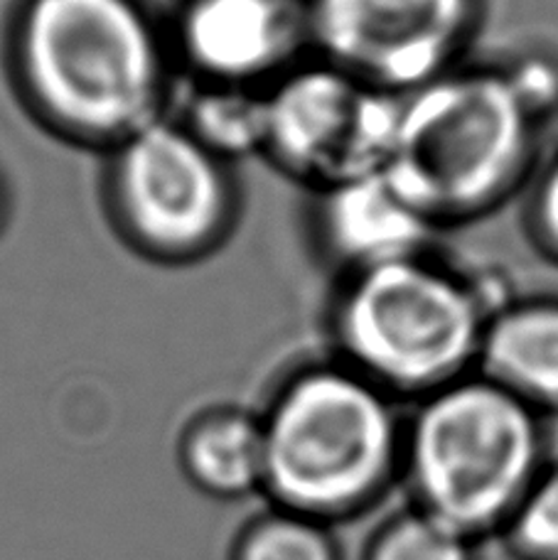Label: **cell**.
Segmentation results:
<instances>
[{"label":"cell","mask_w":558,"mask_h":560,"mask_svg":"<svg viewBox=\"0 0 558 560\" xmlns=\"http://www.w3.org/2000/svg\"><path fill=\"white\" fill-rule=\"evenodd\" d=\"M3 57L25 112L69 145L106 153L171 114L177 65L151 0H18Z\"/></svg>","instance_id":"cell-1"},{"label":"cell","mask_w":558,"mask_h":560,"mask_svg":"<svg viewBox=\"0 0 558 560\" xmlns=\"http://www.w3.org/2000/svg\"><path fill=\"white\" fill-rule=\"evenodd\" d=\"M402 401L340 359L295 366L261 408L268 504L337 526L402 482Z\"/></svg>","instance_id":"cell-2"},{"label":"cell","mask_w":558,"mask_h":560,"mask_svg":"<svg viewBox=\"0 0 558 560\" xmlns=\"http://www.w3.org/2000/svg\"><path fill=\"white\" fill-rule=\"evenodd\" d=\"M544 420L480 372L416 401L398 482L408 506L475 544L500 538L549 465Z\"/></svg>","instance_id":"cell-3"},{"label":"cell","mask_w":558,"mask_h":560,"mask_svg":"<svg viewBox=\"0 0 558 560\" xmlns=\"http://www.w3.org/2000/svg\"><path fill=\"white\" fill-rule=\"evenodd\" d=\"M542 126L507 67L461 65L402 96L384 170L441 229L470 222L520 189Z\"/></svg>","instance_id":"cell-4"},{"label":"cell","mask_w":558,"mask_h":560,"mask_svg":"<svg viewBox=\"0 0 558 560\" xmlns=\"http://www.w3.org/2000/svg\"><path fill=\"white\" fill-rule=\"evenodd\" d=\"M492 313L431 254L350 273L330 307L335 359L396 401H421L477 372Z\"/></svg>","instance_id":"cell-5"},{"label":"cell","mask_w":558,"mask_h":560,"mask_svg":"<svg viewBox=\"0 0 558 560\" xmlns=\"http://www.w3.org/2000/svg\"><path fill=\"white\" fill-rule=\"evenodd\" d=\"M102 197L121 242L146 261L199 264L242 219L236 167L214 155L177 116H163L104 153Z\"/></svg>","instance_id":"cell-6"},{"label":"cell","mask_w":558,"mask_h":560,"mask_svg":"<svg viewBox=\"0 0 558 560\" xmlns=\"http://www.w3.org/2000/svg\"><path fill=\"white\" fill-rule=\"evenodd\" d=\"M402 96L307 57L266 89L264 158L305 187L376 173L394 150Z\"/></svg>","instance_id":"cell-7"},{"label":"cell","mask_w":558,"mask_h":560,"mask_svg":"<svg viewBox=\"0 0 558 560\" xmlns=\"http://www.w3.org/2000/svg\"><path fill=\"white\" fill-rule=\"evenodd\" d=\"M313 55L406 96L461 67L480 0H307Z\"/></svg>","instance_id":"cell-8"},{"label":"cell","mask_w":558,"mask_h":560,"mask_svg":"<svg viewBox=\"0 0 558 560\" xmlns=\"http://www.w3.org/2000/svg\"><path fill=\"white\" fill-rule=\"evenodd\" d=\"M165 25L193 84L268 89L313 57L307 0H173Z\"/></svg>","instance_id":"cell-9"},{"label":"cell","mask_w":558,"mask_h":560,"mask_svg":"<svg viewBox=\"0 0 558 560\" xmlns=\"http://www.w3.org/2000/svg\"><path fill=\"white\" fill-rule=\"evenodd\" d=\"M311 226L317 248L342 276L431 254L441 232L386 170L315 189Z\"/></svg>","instance_id":"cell-10"},{"label":"cell","mask_w":558,"mask_h":560,"mask_svg":"<svg viewBox=\"0 0 558 560\" xmlns=\"http://www.w3.org/2000/svg\"><path fill=\"white\" fill-rule=\"evenodd\" d=\"M177 467L189 487L214 502H244L264 494L266 440L261 413L219 404L197 411L175 445Z\"/></svg>","instance_id":"cell-11"},{"label":"cell","mask_w":558,"mask_h":560,"mask_svg":"<svg viewBox=\"0 0 558 560\" xmlns=\"http://www.w3.org/2000/svg\"><path fill=\"white\" fill-rule=\"evenodd\" d=\"M477 372L544 418L558 413V298L497 307L485 327Z\"/></svg>","instance_id":"cell-12"},{"label":"cell","mask_w":558,"mask_h":560,"mask_svg":"<svg viewBox=\"0 0 558 560\" xmlns=\"http://www.w3.org/2000/svg\"><path fill=\"white\" fill-rule=\"evenodd\" d=\"M181 124L199 143L234 167L266 150V89L193 84Z\"/></svg>","instance_id":"cell-13"},{"label":"cell","mask_w":558,"mask_h":560,"mask_svg":"<svg viewBox=\"0 0 558 560\" xmlns=\"http://www.w3.org/2000/svg\"><path fill=\"white\" fill-rule=\"evenodd\" d=\"M226 560H345L335 526L268 504L239 526Z\"/></svg>","instance_id":"cell-14"},{"label":"cell","mask_w":558,"mask_h":560,"mask_svg":"<svg viewBox=\"0 0 558 560\" xmlns=\"http://www.w3.org/2000/svg\"><path fill=\"white\" fill-rule=\"evenodd\" d=\"M477 546L406 504L372 534L362 560H477Z\"/></svg>","instance_id":"cell-15"},{"label":"cell","mask_w":558,"mask_h":560,"mask_svg":"<svg viewBox=\"0 0 558 560\" xmlns=\"http://www.w3.org/2000/svg\"><path fill=\"white\" fill-rule=\"evenodd\" d=\"M516 560H558V463H549L500 536Z\"/></svg>","instance_id":"cell-16"},{"label":"cell","mask_w":558,"mask_h":560,"mask_svg":"<svg viewBox=\"0 0 558 560\" xmlns=\"http://www.w3.org/2000/svg\"><path fill=\"white\" fill-rule=\"evenodd\" d=\"M516 94L530 112L546 124L558 108V65L549 57H526L524 62L507 67Z\"/></svg>","instance_id":"cell-17"},{"label":"cell","mask_w":558,"mask_h":560,"mask_svg":"<svg viewBox=\"0 0 558 560\" xmlns=\"http://www.w3.org/2000/svg\"><path fill=\"white\" fill-rule=\"evenodd\" d=\"M532 226L539 244L558 258V158L546 167L534 189Z\"/></svg>","instance_id":"cell-18"},{"label":"cell","mask_w":558,"mask_h":560,"mask_svg":"<svg viewBox=\"0 0 558 560\" xmlns=\"http://www.w3.org/2000/svg\"><path fill=\"white\" fill-rule=\"evenodd\" d=\"M8 217H10V192H8L5 177L0 173V234H3V229L8 224Z\"/></svg>","instance_id":"cell-19"},{"label":"cell","mask_w":558,"mask_h":560,"mask_svg":"<svg viewBox=\"0 0 558 560\" xmlns=\"http://www.w3.org/2000/svg\"><path fill=\"white\" fill-rule=\"evenodd\" d=\"M546 124H551V128H554V136H556V143H558V108H556V112L551 114V118H549V121H546Z\"/></svg>","instance_id":"cell-20"}]
</instances>
